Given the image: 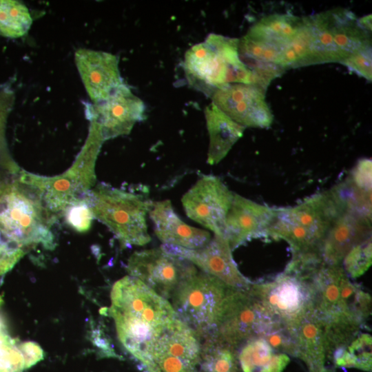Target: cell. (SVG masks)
<instances>
[{"label": "cell", "mask_w": 372, "mask_h": 372, "mask_svg": "<svg viewBox=\"0 0 372 372\" xmlns=\"http://www.w3.org/2000/svg\"><path fill=\"white\" fill-rule=\"evenodd\" d=\"M111 302L108 313L118 340L142 365L153 343L178 317L167 299L130 276L114 283Z\"/></svg>", "instance_id": "cell-1"}, {"label": "cell", "mask_w": 372, "mask_h": 372, "mask_svg": "<svg viewBox=\"0 0 372 372\" xmlns=\"http://www.w3.org/2000/svg\"><path fill=\"white\" fill-rule=\"evenodd\" d=\"M342 213L331 189L324 191L295 206L276 208L265 237L286 241L292 254L320 252L327 232Z\"/></svg>", "instance_id": "cell-2"}, {"label": "cell", "mask_w": 372, "mask_h": 372, "mask_svg": "<svg viewBox=\"0 0 372 372\" xmlns=\"http://www.w3.org/2000/svg\"><path fill=\"white\" fill-rule=\"evenodd\" d=\"M312 309L325 324L366 327L371 297L353 282L342 265L322 264L309 278Z\"/></svg>", "instance_id": "cell-3"}, {"label": "cell", "mask_w": 372, "mask_h": 372, "mask_svg": "<svg viewBox=\"0 0 372 372\" xmlns=\"http://www.w3.org/2000/svg\"><path fill=\"white\" fill-rule=\"evenodd\" d=\"M238 39L210 34L185 53L184 69L190 85L206 94L229 84L250 85L251 71L241 61Z\"/></svg>", "instance_id": "cell-4"}, {"label": "cell", "mask_w": 372, "mask_h": 372, "mask_svg": "<svg viewBox=\"0 0 372 372\" xmlns=\"http://www.w3.org/2000/svg\"><path fill=\"white\" fill-rule=\"evenodd\" d=\"M55 218L35 192L17 179L0 194V227L25 249L39 244L53 249Z\"/></svg>", "instance_id": "cell-5"}, {"label": "cell", "mask_w": 372, "mask_h": 372, "mask_svg": "<svg viewBox=\"0 0 372 372\" xmlns=\"http://www.w3.org/2000/svg\"><path fill=\"white\" fill-rule=\"evenodd\" d=\"M311 43L306 65L339 63L371 47V32L363 29L349 10L331 9L309 16Z\"/></svg>", "instance_id": "cell-6"}, {"label": "cell", "mask_w": 372, "mask_h": 372, "mask_svg": "<svg viewBox=\"0 0 372 372\" xmlns=\"http://www.w3.org/2000/svg\"><path fill=\"white\" fill-rule=\"evenodd\" d=\"M87 198L94 218L108 227L122 246L144 245L151 240L146 214L152 202L105 184L90 190Z\"/></svg>", "instance_id": "cell-7"}, {"label": "cell", "mask_w": 372, "mask_h": 372, "mask_svg": "<svg viewBox=\"0 0 372 372\" xmlns=\"http://www.w3.org/2000/svg\"><path fill=\"white\" fill-rule=\"evenodd\" d=\"M229 288L212 276L196 272L175 290L171 304L177 316L198 337L206 338L215 331Z\"/></svg>", "instance_id": "cell-8"}, {"label": "cell", "mask_w": 372, "mask_h": 372, "mask_svg": "<svg viewBox=\"0 0 372 372\" xmlns=\"http://www.w3.org/2000/svg\"><path fill=\"white\" fill-rule=\"evenodd\" d=\"M279 324L248 289L230 287L213 335L237 347Z\"/></svg>", "instance_id": "cell-9"}, {"label": "cell", "mask_w": 372, "mask_h": 372, "mask_svg": "<svg viewBox=\"0 0 372 372\" xmlns=\"http://www.w3.org/2000/svg\"><path fill=\"white\" fill-rule=\"evenodd\" d=\"M248 290L275 319L291 332L312 309L309 279L285 270L269 280L251 282Z\"/></svg>", "instance_id": "cell-10"}, {"label": "cell", "mask_w": 372, "mask_h": 372, "mask_svg": "<svg viewBox=\"0 0 372 372\" xmlns=\"http://www.w3.org/2000/svg\"><path fill=\"white\" fill-rule=\"evenodd\" d=\"M198 338L177 318L153 343L143 369L146 372H198L201 347Z\"/></svg>", "instance_id": "cell-11"}, {"label": "cell", "mask_w": 372, "mask_h": 372, "mask_svg": "<svg viewBox=\"0 0 372 372\" xmlns=\"http://www.w3.org/2000/svg\"><path fill=\"white\" fill-rule=\"evenodd\" d=\"M127 270L130 276L142 281L165 299L197 271L187 260L167 253L161 248L134 252Z\"/></svg>", "instance_id": "cell-12"}, {"label": "cell", "mask_w": 372, "mask_h": 372, "mask_svg": "<svg viewBox=\"0 0 372 372\" xmlns=\"http://www.w3.org/2000/svg\"><path fill=\"white\" fill-rule=\"evenodd\" d=\"M233 195L219 178L204 176L183 196L182 204L188 217L223 237Z\"/></svg>", "instance_id": "cell-13"}, {"label": "cell", "mask_w": 372, "mask_h": 372, "mask_svg": "<svg viewBox=\"0 0 372 372\" xmlns=\"http://www.w3.org/2000/svg\"><path fill=\"white\" fill-rule=\"evenodd\" d=\"M212 103L227 116L240 125L267 128L273 120L265 101V92L248 84H229L216 90Z\"/></svg>", "instance_id": "cell-14"}, {"label": "cell", "mask_w": 372, "mask_h": 372, "mask_svg": "<svg viewBox=\"0 0 372 372\" xmlns=\"http://www.w3.org/2000/svg\"><path fill=\"white\" fill-rule=\"evenodd\" d=\"M161 248L197 265L204 273L218 278L230 287L247 289L252 282L239 271L228 242L221 236L214 235L205 246L196 249L167 244L162 245Z\"/></svg>", "instance_id": "cell-15"}, {"label": "cell", "mask_w": 372, "mask_h": 372, "mask_svg": "<svg viewBox=\"0 0 372 372\" xmlns=\"http://www.w3.org/2000/svg\"><path fill=\"white\" fill-rule=\"evenodd\" d=\"M275 216L276 208L234 193L225 218L223 238L234 250L251 238L265 237Z\"/></svg>", "instance_id": "cell-16"}, {"label": "cell", "mask_w": 372, "mask_h": 372, "mask_svg": "<svg viewBox=\"0 0 372 372\" xmlns=\"http://www.w3.org/2000/svg\"><path fill=\"white\" fill-rule=\"evenodd\" d=\"M145 106L125 85H121L96 108V124L103 140L130 132L144 117Z\"/></svg>", "instance_id": "cell-17"}, {"label": "cell", "mask_w": 372, "mask_h": 372, "mask_svg": "<svg viewBox=\"0 0 372 372\" xmlns=\"http://www.w3.org/2000/svg\"><path fill=\"white\" fill-rule=\"evenodd\" d=\"M75 61L88 94L97 104L123 85L115 55L81 49L75 54Z\"/></svg>", "instance_id": "cell-18"}, {"label": "cell", "mask_w": 372, "mask_h": 372, "mask_svg": "<svg viewBox=\"0 0 372 372\" xmlns=\"http://www.w3.org/2000/svg\"><path fill=\"white\" fill-rule=\"evenodd\" d=\"M371 236V218L343 212L331 225L322 242L320 254L327 265H341L347 253Z\"/></svg>", "instance_id": "cell-19"}, {"label": "cell", "mask_w": 372, "mask_h": 372, "mask_svg": "<svg viewBox=\"0 0 372 372\" xmlns=\"http://www.w3.org/2000/svg\"><path fill=\"white\" fill-rule=\"evenodd\" d=\"M149 213L154 232L164 244L196 249L211 239L208 231L184 223L174 211L170 200L152 203Z\"/></svg>", "instance_id": "cell-20"}, {"label": "cell", "mask_w": 372, "mask_h": 372, "mask_svg": "<svg viewBox=\"0 0 372 372\" xmlns=\"http://www.w3.org/2000/svg\"><path fill=\"white\" fill-rule=\"evenodd\" d=\"M296 357L302 360L309 372H327L324 322L310 309L293 331Z\"/></svg>", "instance_id": "cell-21"}, {"label": "cell", "mask_w": 372, "mask_h": 372, "mask_svg": "<svg viewBox=\"0 0 372 372\" xmlns=\"http://www.w3.org/2000/svg\"><path fill=\"white\" fill-rule=\"evenodd\" d=\"M205 116L209 136L207 163L215 165L242 136L245 127L231 119L213 103L205 107Z\"/></svg>", "instance_id": "cell-22"}, {"label": "cell", "mask_w": 372, "mask_h": 372, "mask_svg": "<svg viewBox=\"0 0 372 372\" xmlns=\"http://www.w3.org/2000/svg\"><path fill=\"white\" fill-rule=\"evenodd\" d=\"M303 22V17L291 14H273L255 23L246 34L280 56L293 39Z\"/></svg>", "instance_id": "cell-23"}, {"label": "cell", "mask_w": 372, "mask_h": 372, "mask_svg": "<svg viewBox=\"0 0 372 372\" xmlns=\"http://www.w3.org/2000/svg\"><path fill=\"white\" fill-rule=\"evenodd\" d=\"M242 345L238 359L243 372H282L290 361L287 354L273 349L262 337Z\"/></svg>", "instance_id": "cell-24"}, {"label": "cell", "mask_w": 372, "mask_h": 372, "mask_svg": "<svg viewBox=\"0 0 372 372\" xmlns=\"http://www.w3.org/2000/svg\"><path fill=\"white\" fill-rule=\"evenodd\" d=\"M372 337L364 329L358 330L334 347L329 353L337 366L371 370Z\"/></svg>", "instance_id": "cell-25"}, {"label": "cell", "mask_w": 372, "mask_h": 372, "mask_svg": "<svg viewBox=\"0 0 372 372\" xmlns=\"http://www.w3.org/2000/svg\"><path fill=\"white\" fill-rule=\"evenodd\" d=\"M200 347L202 372H238L236 347L214 335L207 336Z\"/></svg>", "instance_id": "cell-26"}, {"label": "cell", "mask_w": 372, "mask_h": 372, "mask_svg": "<svg viewBox=\"0 0 372 372\" xmlns=\"http://www.w3.org/2000/svg\"><path fill=\"white\" fill-rule=\"evenodd\" d=\"M32 19L28 8L17 1L0 0V34L9 38L23 36Z\"/></svg>", "instance_id": "cell-27"}, {"label": "cell", "mask_w": 372, "mask_h": 372, "mask_svg": "<svg viewBox=\"0 0 372 372\" xmlns=\"http://www.w3.org/2000/svg\"><path fill=\"white\" fill-rule=\"evenodd\" d=\"M311 43V26L309 16L303 17L298 31L281 54L278 65L284 68L305 66Z\"/></svg>", "instance_id": "cell-28"}, {"label": "cell", "mask_w": 372, "mask_h": 372, "mask_svg": "<svg viewBox=\"0 0 372 372\" xmlns=\"http://www.w3.org/2000/svg\"><path fill=\"white\" fill-rule=\"evenodd\" d=\"M371 263V236L354 246L345 256L341 265L350 279H355L365 273Z\"/></svg>", "instance_id": "cell-29"}, {"label": "cell", "mask_w": 372, "mask_h": 372, "mask_svg": "<svg viewBox=\"0 0 372 372\" xmlns=\"http://www.w3.org/2000/svg\"><path fill=\"white\" fill-rule=\"evenodd\" d=\"M25 369L17 341L9 335L7 329L0 330V372H23Z\"/></svg>", "instance_id": "cell-30"}, {"label": "cell", "mask_w": 372, "mask_h": 372, "mask_svg": "<svg viewBox=\"0 0 372 372\" xmlns=\"http://www.w3.org/2000/svg\"><path fill=\"white\" fill-rule=\"evenodd\" d=\"M25 248L0 227V275L10 270L25 255Z\"/></svg>", "instance_id": "cell-31"}, {"label": "cell", "mask_w": 372, "mask_h": 372, "mask_svg": "<svg viewBox=\"0 0 372 372\" xmlns=\"http://www.w3.org/2000/svg\"><path fill=\"white\" fill-rule=\"evenodd\" d=\"M87 195L70 205L63 212L67 223L79 232L88 231L94 218Z\"/></svg>", "instance_id": "cell-32"}, {"label": "cell", "mask_w": 372, "mask_h": 372, "mask_svg": "<svg viewBox=\"0 0 372 372\" xmlns=\"http://www.w3.org/2000/svg\"><path fill=\"white\" fill-rule=\"evenodd\" d=\"M251 71L250 85L266 92L271 82L280 76L285 69L272 63L249 61L243 62Z\"/></svg>", "instance_id": "cell-33"}, {"label": "cell", "mask_w": 372, "mask_h": 372, "mask_svg": "<svg viewBox=\"0 0 372 372\" xmlns=\"http://www.w3.org/2000/svg\"><path fill=\"white\" fill-rule=\"evenodd\" d=\"M341 64L358 76L371 81V47L353 54Z\"/></svg>", "instance_id": "cell-34"}, {"label": "cell", "mask_w": 372, "mask_h": 372, "mask_svg": "<svg viewBox=\"0 0 372 372\" xmlns=\"http://www.w3.org/2000/svg\"><path fill=\"white\" fill-rule=\"evenodd\" d=\"M371 159L362 158L353 168L348 177L357 186L371 190Z\"/></svg>", "instance_id": "cell-35"}, {"label": "cell", "mask_w": 372, "mask_h": 372, "mask_svg": "<svg viewBox=\"0 0 372 372\" xmlns=\"http://www.w3.org/2000/svg\"><path fill=\"white\" fill-rule=\"evenodd\" d=\"M19 349L23 355L25 369H29L43 359L44 352L41 347L32 341L19 344Z\"/></svg>", "instance_id": "cell-36"}, {"label": "cell", "mask_w": 372, "mask_h": 372, "mask_svg": "<svg viewBox=\"0 0 372 372\" xmlns=\"http://www.w3.org/2000/svg\"><path fill=\"white\" fill-rule=\"evenodd\" d=\"M358 20L360 25L363 29L371 32V14L366 15Z\"/></svg>", "instance_id": "cell-37"}, {"label": "cell", "mask_w": 372, "mask_h": 372, "mask_svg": "<svg viewBox=\"0 0 372 372\" xmlns=\"http://www.w3.org/2000/svg\"><path fill=\"white\" fill-rule=\"evenodd\" d=\"M5 173H7V172L0 169V194L6 188V187L8 185V183L10 182L8 180V178H7L6 174H5Z\"/></svg>", "instance_id": "cell-38"}]
</instances>
